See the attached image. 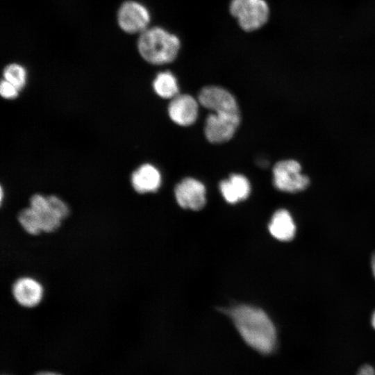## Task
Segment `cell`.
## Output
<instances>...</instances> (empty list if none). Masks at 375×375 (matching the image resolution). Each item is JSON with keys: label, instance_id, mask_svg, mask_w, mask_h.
Listing matches in <instances>:
<instances>
[{"label": "cell", "instance_id": "1", "mask_svg": "<svg viewBox=\"0 0 375 375\" xmlns=\"http://www.w3.org/2000/svg\"><path fill=\"white\" fill-rule=\"evenodd\" d=\"M229 315L241 338L252 350L267 355L275 349L276 328L263 310L242 305L229 311Z\"/></svg>", "mask_w": 375, "mask_h": 375}, {"label": "cell", "instance_id": "2", "mask_svg": "<svg viewBox=\"0 0 375 375\" xmlns=\"http://www.w3.org/2000/svg\"><path fill=\"white\" fill-rule=\"evenodd\" d=\"M181 44L176 35L160 26L147 28L140 34L137 42L141 57L156 65L174 61L178 56Z\"/></svg>", "mask_w": 375, "mask_h": 375}, {"label": "cell", "instance_id": "3", "mask_svg": "<svg viewBox=\"0 0 375 375\" xmlns=\"http://www.w3.org/2000/svg\"><path fill=\"white\" fill-rule=\"evenodd\" d=\"M229 11L240 27L247 32L262 27L269 17V8L265 0H231Z\"/></svg>", "mask_w": 375, "mask_h": 375}, {"label": "cell", "instance_id": "4", "mask_svg": "<svg viewBox=\"0 0 375 375\" xmlns=\"http://www.w3.org/2000/svg\"><path fill=\"white\" fill-rule=\"evenodd\" d=\"M273 183L281 191L297 192L305 190L310 180L301 173V166L297 160H284L274 166Z\"/></svg>", "mask_w": 375, "mask_h": 375}, {"label": "cell", "instance_id": "5", "mask_svg": "<svg viewBox=\"0 0 375 375\" xmlns=\"http://www.w3.org/2000/svg\"><path fill=\"white\" fill-rule=\"evenodd\" d=\"M240 122V113L212 112L208 115L206 120V137L212 143L227 142L235 134Z\"/></svg>", "mask_w": 375, "mask_h": 375}, {"label": "cell", "instance_id": "6", "mask_svg": "<svg viewBox=\"0 0 375 375\" xmlns=\"http://www.w3.org/2000/svg\"><path fill=\"white\" fill-rule=\"evenodd\" d=\"M117 20L119 28L125 33L140 34L149 28L151 15L148 8L142 3L128 0L119 6Z\"/></svg>", "mask_w": 375, "mask_h": 375}, {"label": "cell", "instance_id": "7", "mask_svg": "<svg viewBox=\"0 0 375 375\" xmlns=\"http://www.w3.org/2000/svg\"><path fill=\"white\" fill-rule=\"evenodd\" d=\"M177 203L183 208L201 209L206 203V188L198 180L187 177L178 183L174 190Z\"/></svg>", "mask_w": 375, "mask_h": 375}, {"label": "cell", "instance_id": "8", "mask_svg": "<svg viewBox=\"0 0 375 375\" xmlns=\"http://www.w3.org/2000/svg\"><path fill=\"white\" fill-rule=\"evenodd\" d=\"M198 101L212 112H240L235 97L228 90L219 86L210 85L202 88Z\"/></svg>", "mask_w": 375, "mask_h": 375}, {"label": "cell", "instance_id": "9", "mask_svg": "<svg viewBox=\"0 0 375 375\" xmlns=\"http://www.w3.org/2000/svg\"><path fill=\"white\" fill-rule=\"evenodd\" d=\"M12 294L19 305L25 308H33L42 301L44 290L41 283L35 278L24 276L14 282Z\"/></svg>", "mask_w": 375, "mask_h": 375}, {"label": "cell", "instance_id": "10", "mask_svg": "<svg viewBox=\"0 0 375 375\" xmlns=\"http://www.w3.org/2000/svg\"><path fill=\"white\" fill-rule=\"evenodd\" d=\"M198 102L190 94H177L172 99L168 113L171 119L180 126L194 123L198 115Z\"/></svg>", "mask_w": 375, "mask_h": 375}, {"label": "cell", "instance_id": "11", "mask_svg": "<svg viewBox=\"0 0 375 375\" xmlns=\"http://www.w3.org/2000/svg\"><path fill=\"white\" fill-rule=\"evenodd\" d=\"M159 170L153 165L146 163L140 165L131 174V183L133 189L140 194L154 192L161 185Z\"/></svg>", "mask_w": 375, "mask_h": 375}, {"label": "cell", "instance_id": "12", "mask_svg": "<svg viewBox=\"0 0 375 375\" xmlns=\"http://www.w3.org/2000/svg\"><path fill=\"white\" fill-rule=\"evenodd\" d=\"M219 190L228 203H235L249 197L251 186L249 181L244 176L233 174L228 179L220 182Z\"/></svg>", "mask_w": 375, "mask_h": 375}, {"label": "cell", "instance_id": "13", "mask_svg": "<svg viewBox=\"0 0 375 375\" xmlns=\"http://www.w3.org/2000/svg\"><path fill=\"white\" fill-rule=\"evenodd\" d=\"M269 231L278 240L289 241L293 239L296 226L290 212L285 209L276 211L269 224Z\"/></svg>", "mask_w": 375, "mask_h": 375}, {"label": "cell", "instance_id": "14", "mask_svg": "<svg viewBox=\"0 0 375 375\" xmlns=\"http://www.w3.org/2000/svg\"><path fill=\"white\" fill-rule=\"evenodd\" d=\"M155 92L164 99H172L178 94V85L175 76L169 71L158 73L153 81Z\"/></svg>", "mask_w": 375, "mask_h": 375}, {"label": "cell", "instance_id": "15", "mask_svg": "<svg viewBox=\"0 0 375 375\" xmlns=\"http://www.w3.org/2000/svg\"><path fill=\"white\" fill-rule=\"evenodd\" d=\"M17 219L27 233L35 235L42 232L39 216L31 207L22 209L18 213Z\"/></svg>", "mask_w": 375, "mask_h": 375}, {"label": "cell", "instance_id": "16", "mask_svg": "<svg viewBox=\"0 0 375 375\" xmlns=\"http://www.w3.org/2000/svg\"><path fill=\"white\" fill-rule=\"evenodd\" d=\"M3 78L21 90L26 84L27 72L22 65L10 63L4 67Z\"/></svg>", "mask_w": 375, "mask_h": 375}, {"label": "cell", "instance_id": "17", "mask_svg": "<svg viewBox=\"0 0 375 375\" xmlns=\"http://www.w3.org/2000/svg\"><path fill=\"white\" fill-rule=\"evenodd\" d=\"M38 215L40 219L42 232H54L61 225L62 219L53 210L51 209L50 206L48 210Z\"/></svg>", "mask_w": 375, "mask_h": 375}, {"label": "cell", "instance_id": "18", "mask_svg": "<svg viewBox=\"0 0 375 375\" xmlns=\"http://www.w3.org/2000/svg\"><path fill=\"white\" fill-rule=\"evenodd\" d=\"M49 206L62 219H65L69 213L67 204L56 195L47 196Z\"/></svg>", "mask_w": 375, "mask_h": 375}, {"label": "cell", "instance_id": "19", "mask_svg": "<svg viewBox=\"0 0 375 375\" xmlns=\"http://www.w3.org/2000/svg\"><path fill=\"white\" fill-rule=\"evenodd\" d=\"M31 207L38 214L41 213L49 208L47 197L41 194H33L29 201Z\"/></svg>", "mask_w": 375, "mask_h": 375}, {"label": "cell", "instance_id": "20", "mask_svg": "<svg viewBox=\"0 0 375 375\" xmlns=\"http://www.w3.org/2000/svg\"><path fill=\"white\" fill-rule=\"evenodd\" d=\"M19 90L8 81L2 79L0 83V94L6 99H14L19 95Z\"/></svg>", "mask_w": 375, "mask_h": 375}, {"label": "cell", "instance_id": "21", "mask_svg": "<svg viewBox=\"0 0 375 375\" xmlns=\"http://www.w3.org/2000/svg\"><path fill=\"white\" fill-rule=\"evenodd\" d=\"M357 375H375V370L372 366L365 365L360 368Z\"/></svg>", "mask_w": 375, "mask_h": 375}, {"label": "cell", "instance_id": "22", "mask_svg": "<svg viewBox=\"0 0 375 375\" xmlns=\"http://www.w3.org/2000/svg\"><path fill=\"white\" fill-rule=\"evenodd\" d=\"M371 262H372V269L373 275L375 278V253L372 255Z\"/></svg>", "mask_w": 375, "mask_h": 375}, {"label": "cell", "instance_id": "23", "mask_svg": "<svg viewBox=\"0 0 375 375\" xmlns=\"http://www.w3.org/2000/svg\"><path fill=\"white\" fill-rule=\"evenodd\" d=\"M35 375H60V374L54 373V372H40Z\"/></svg>", "mask_w": 375, "mask_h": 375}, {"label": "cell", "instance_id": "24", "mask_svg": "<svg viewBox=\"0 0 375 375\" xmlns=\"http://www.w3.org/2000/svg\"><path fill=\"white\" fill-rule=\"evenodd\" d=\"M372 325L375 329V311L374 312L372 317Z\"/></svg>", "mask_w": 375, "mask_h": 375}]
</instances>
